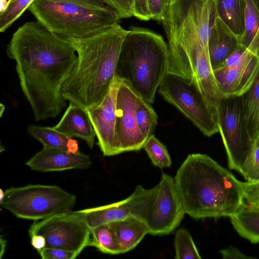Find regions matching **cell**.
Instances as JSON below:
<instances>
[{
    "instance_id": "1",
    "label": "cell",
    "mask_w": 259,
    "mask_h": 259,
    "mask_svg": "<svg viewBox=\"0 0 259 259\" xmlns=\"http://www.w3.org/2000/svg\"><path fill=\"white\" fill-rule=\"evenodd\" d=\"M70 41L37 20L18 27L6 53L16 63L22 92L35 120L57 117L66 106L62 86L75 67L78 56Z\"/></svg>"
},
{
    "instance_id": "2",
    "label": "cell",
    "mask_w": 259,
    "mask_h": 259,
    "mask_svg": "<svg viewBox=\"0 0 259 259\" xmlns=\"http://www.w3.org/2000/svg\"><path fill=\"white\" fill-rule=\"evenodd\" d=\"M185 214L231 217L243 204L242 182L206 154L188 155L174 178Z\"/></svg>"
},
{
    "instance_id": "3",
    "label": "cell",
    "mask_w": 259,
    "mask_h": 259,
    "mask_svg": "<svg viewBox=\"0 0 259 259\" xmlns=\"http://www.w3.org/2000/svg\"><path fill=\"white\" fill-rule=\"evenodd\" d=\"M127 32L115 23L84 37L67 38L75 49L78 61L62 86L66 100L84 109L101 103L115 76Z\"/></svg>"
},
{
    "instance_id": "4",
    "label": "cell",
    "mask_w": 259,
    "mask_h": 259,
    "mask_svg": "<svg viewBox=\"0 0 259 259\" xmlns=\"http://www.w3.org/2000/svg\"><path fill=\"white\" fill-rule=\"evenodd\" d=\"M169 62L168 46L161 35L132 27L123 40L115 75L151 104L168 72Z\"/></svg>"
},
{
    "instance_id": "5",
    "label": "cell",
    "mask_w": 259,
    "mask_h": 259,
    "mask_svg": "<svg viewBox=\"0 0 259 259\" xmlns=\"http://www.w3.org/2000/svg\"><path fill=\"white\" fill-rule=\"evenodd\" d=\"M27 10L50 31L66 38L85 37L120 19L104 0H34Z\"/></svg>"
},
{
    "instance_id": "6",
    "label": "cell",
    "mask_w": 259,
    "mask_h": 259,
    "mask_svg": "<svg viewBox=\"0 0 259 259\" xmlns=\"http://www.w3.org/2000/svg\"><path fill=\"white\" fill-rule=\"evenodd\" d=\"M168 46L169 54L168 73L193 83L217 117L223 97L213 74L207 47L195 34L169 41Z\"/></svg>"
},
{
    "instance_id": "7",
    "label": "cell",
    "mask_w": 259,
    "mask_h": 259,
    "mask_svg": "<svg viewBox=\"0 0 259 259\" xmlns=\"http://www.w3.org/2000/svg\"><path fill=\"white\" fill-rule=\"evenodd\" d=\"M76 201L58 186L36 184L6 189L0 204L18 218L37 221L71 211Z\"/></svg>"
},
{
    "instance_id": "8",
    "label": "cell",
    "mask_w": 259,
    "mask_h": 259,
    "mask_svg": "<svg viewBox=\"0 0 259 259\" xmlns=\"http://www.w3.org/2000/svg\"><path fill=\"white\" fill-rule=\"evenodd\" d=\"M218 0H169L162 22L168 41L195 34L207 47L210 30L218 17Z\"/></svg>"
},
{
    "instance_id": "9",
    "label": "cell",
    "mask_w": 259,
    "mask_h": 259,
    "mask_svg": "<svg viewBox=\"0 0 259 259\" xmlns=\"http://www.w3.org/2000/svg\"><path fill=\"white\" fill-rule=\"evenodd\" d=\"M158 93L173 105L207 137L219 132L217 119L206 101L192 83L168 73Z\"/></svg>"
},
{
    "instance_id": "10",
    "label": "cell",
    "mask_w": 259,
    "mask_h": 259,
    "mask_svg": "<svg viewBox=\"0 0 259 259\" xmlns=\"http://www.w3.org/2000/svg\"><path fill=\"white\" fill-rule=\"evenodd\" d=\"M217 119L228 167L241 174L252 141L245 124L240 97H223Z\"/></svg>"
},
{
    "instance_id": "11",
    "label": "cell",
    "mask_w": 259,
    "mask_h": 259,
    "mask_svg": "<svg viewBox=\"0 0 259 259\" xmlns=\"http://www.w3.org/2000/svg\"><path fill=\"white\" fill-rule=\"evenodd\" d=\"M29 234L43 236L46 247L62 249L79 255L91 246V230L78 210L56 214L30 227Z\"/></svg>"
},
{
    "instance_id": "12",
    "label": "cell",
    "mask_w": 259,
    "mask_h": 259,
    "mask_svg": "<svg viewBox=\"0 0 259 259\" xmlns=\"http://www.w3.org/2000/svg\"><path fill=\"white\" fill-rule=\"evenodd\" d=\"M158 191L144 219L148 234L165 235L180 224L185 214L177 191L174 179L163 173L158 183Z\"/></svg>"
},
{
    "instance_id": "13",
    "label": "cell",
    "mask_w": 259,
    "mask_h": 259,
    "mask_svg": "<svg viewBox=\"0 0 259 259\" xmlns=\"http://www.w3.org/2000/svg\"><path fill=\"white\" fill-rule=\"evenodd\" d=\"M159 184L146 189L137 186L126 199L108 205L78 210L91 229L101 225L134 217L143 221L154 202Z\"/></svg>"
},
{
    "instance_id": "14",
    "label": "cell",
    "mask_w": 259,
    "mask_h": 259,
    "mask_svg": "<svg viewBox=\"0 0 259 259\" xmlns=\"http://www.w3.org/2000/svg\"><path fill=\"white\" fill-rule=\"evenodd\" d=\"M142 98L120 79L116 96L115 140L119 153L139 151L147 140L139 131L136 111Z\"/></svg>"
},
{
    "instance_id": "15",
    "label": "cell",
    "mask_w": 259,
    "mask_h": 259,
    "mask_svg": "<svg viewBox=\"0 0 259 259\" xmlns=\"http://www.w3.org/2000/svg\"><path fill=\"white\" fill-rule=\"evenodd\" d=\"M120 78L116 75L110 89L98 105L85 108L104 156L120 154L115 140L116 96Z\"/></svg>"
},
{
    "instance_id": "16",
    "label": "cell",
    "mask_w": 259,
    "mask_h": 259,
    "mask_svg": "<svg viewBox=\"0 0 259 259\" xmlns=\"http://www.w3.org/2000/svg\"><path fill=\"white\" fill-rule=\"evenodd\" d=\"M259 70V56L247 49L232 65L213 70L223 97H240L250 87Z\"/></svg>"
},
{
    "instance_id": "17",
    "label": "cell",
    "mask_w": 259,
    "mask_h": 259,
    "mask_svg": "<svg viewBox=\"0 0 259 259\" xmlns=\"http://www.w3.org/2000/svg\"><path fill=\"white\" fill-rule=\"evenodd\" d=\"M25 164L38 171H58L86 169L91 165L92 160L90 156L80 152L72 153L61 149L44 146Z\"/></svg>"
},
{
    "instance_id": "18",
    "label": "cell",
    "mask_w": 259,
    "mask_h": 259,
    "mask_svg": "<svg viewBox=\"0 0 259 259\" xmlns=\"http://www.w3.org/2000/svg\"><path fill=\"white\" fill-rule=\"evenodd\" d=\"M240 45V38L218 17L207 40L208 56L212 70L221 67Z\"/></svg>"
},
{
    "instance_id": "19",
    "label": "cell",
    "mask_w": 259,
    "mask_h": 259,
    "mask_svg": "<svg viewBox=\"0 0 259 259\" xmlns=\"http://www.w3.org/2000/svg\"><path fill=\"white\" fill-rule=\"evenodd\" d=\"M53 127L70 137L82 139L91 149L94 146L96 133L85 109L71 102Z\"/></svg>"
},
{
    "instance_id": "20",
    "label": "cell",
    "mask_w": 259,
    "mask_h": 259,
    "mask_svg": "<svg viewBox=\"0 0 259 259\" xmlns=\"http://www.w3.org/2000/svg\"><path fill=\"white\" fill-rule=\"evenodd\" d=\"M122 253L134 249L148 233L144 221L134 217L110 223Z\"/></svg>"
},
{
    "instance_id": "21",
    "label": "cell",
    "mask_w": 259,
    "mask_h": 259,
    "mask_svg": "<svg viewBox=\"0 0 259 259\" xmlns=\"http://www.w3.org/2000/svg\"><path fill=\"white\" fill-rule=\"evenodd\" d=\"M27 130L28 133L44 146L61 149L72 153L79 152L76 140L54 130L53 127L30 124Z\"/></svg>"
},
{
    "instance_id": "22",
    "label": "cell",
    "mask_w": 259,
    "mask_h": 259,
    "mask_svg": "<svg viewBox=\"0 0 259 259\" xmlns=\"http://www.w3.org/2000/svg\"><path fill=\"white\" fill-rule=\"evenodd\" d=\"M240 98L245 124L252 141L259 132V70L252 84Z\"/></svg>"
},
{
    "instance_id": "23",
    "label": "cell",
    "mask_w": 259,
    "mask_h": 259,
    "mask_svg": "<svg viewBox=\"0 0 259 259\" xmlns=\"http://www.w3.org/2000/svg\"><path fill=\"white\" fill-rule=\"evenodd\" d=\"M245 0H218V17L240 38L245 29Z\"/></svg>"
},
{
    "instance_id": "24",
    "label": "cell",
    "mask_w": 259,
    "mask_h": 259,
    "mask_svg": "<svg viewBox=\"0 0 259 259\" xmlns=\"http://www.w3.org/2000/svg\"><path fill=\"white\" fill-rule=\"evenodd\" d=\"M238 234L252 243H259V210L242 205L240 209L229 217Z\"/></svg>"
},
{
    "instance_id": "25",
    "label": "cell",
    "mask_w": 259,
    "mask_h": 259,
    "mask_svg": "<svg viewBox=\"0 0 259 259\" xmlns=\"http://www.w3.org/2000/svg\"><path fill=\"white\" fill-rule=\"evenodd\" d=\"M245 29L241 45L259 56V0H245Z\"/></svg>"
},
{
    "instance_id": "26",
    "label": "cell",
    "mask_w": 259,
    "mask_h": 259,
    "mask_svg": "<svg viewBox=\"0 0 259 259\" xmlns=\"http://www.w3.org/2000/svg\"><path fill=\"white\" fill-rule=\"evenodd\" d=\"M91 230V246L100 251L110 254L122 253L110 223L94 227Z\"/></svg>"
},
{
    "instance_id": "27",
    "label": "cell",
    "mask_w": 259,
    "mask_h": 259,
    "mask_svg": "<svg viewBox=\"0 0 259 259\" xmlns=\"http://www.w3.org/2000/svg\"><path fill=\"white\" fill-rule=\"evenodd\" d=\"M137 124L141 133L146 138L154 132L158 116L150 103L142 99L136 111Z\"/></svg>"
},
{
    "instance_id": "28",
    "label": "cell",
    "mask_w": 259,
    "mask_h": 259,
    "mask_svg": "<svg viewBox=\"0 0 259 259\" xmlns=\"http://www.w3.org/2000/svg\"><path fill=\"white\" fill-rule=\"evenodd\" d=\"M174 246L175 258H201L190 233L185 228H181L176 232Z\"/></svg>"
},
{
    "instance_id": "29",
    "label": "cell",
    "mask_w": 259,
    "mask_h": 259,
    "mask_svg": "<svg viewBox=\"0 0 259 259\" xmlns=\"http://www.w3.org/2000/svg\"><path fill=\"white\" fill-rule=\"evenodd\" d=\"M143 148L154 165L161 169L170 166L172 162L166 147L154 135L148 138Z\"/></svg>"
},
{
    "instance_id": "30",
    "label": "cell",
    "mask_w": 259,
    "mask_h": 259,
    "mask_svg": "<svg viewBox=\"0 0 259 259\" xmlns=\"http://www.w3.org/2000/svg\"><path fill=\"white\" fill-rule=\"evenodd\" d=\"M34 0H11L7 9L0 15V31L5 32L27 10Z\"/></svg>"
},
{
    "instance_id": "31",
    "label": "cell",
    "mask_w": 259,
    "mask_h": 259,
    "mask_svg": "<svg viewBox=\"0 0 259 259\" xmlns=\"http://www.w3.org/2000/svg\"><path fill=\"white\" fill-rule=\"evenodd\" d=\"M241 175L246 181H259V132L252 141L248 157Z\"/></svg>"
},
{
    "instance_id": "32",
    "label": "cell",
    "mask_w": 259,
    "mask_h": 259,
    "mask_svg": "<svg viewBox=\"0 0 259 259\" xmlns=\"http://www.w3.org/2000/svg\"><path fill=\"white\" fill-rule=\"evenodd\" d=\"M243 205L259 210V181L242 182Z\"/></svg>"
},
{
    "instance_id": "33",
    "label": "cell",
    "mask_w": 259,
    "mask_h": 259,
    "mask_svg": "<svg viewBox=\"0 0 259 259\" xmlns=\"http://www.w3.org/2000/svg\"><path fill=\"white\" fill-rule=\"evenodd\" d=\"M116 12L119 18L134 16V0H104Z\"/></svg>"
},
{
    "instance_id": "34",
    "label": "cell",
    "mask_w": 259,
    "mask_h": 259,
    "mask_svg": "<svg viewBox=\"0 0 259 259\" xmlns=\"http://www.w3.org/2000/svg\"><path fill=\"white\" fill-rule=\"evenodd\" d=\"M151 19L163 22L166 15L169 0H147Z\"/></svg>"
},
{
    "instance_id": "35",
    "label": "cell",
    "mask_w": 259,
    "mask_h": 259,
    "mask_svg": "<svg viewBox=\"0 0 259 259\" xmlns=\"http://www.w3.org/2000/svg\"><path fill=\"white\" fill-rule=\"evenodd\" d=\"M42 259H74L78 255L66 250L45 247L39 252Z\"/></svg>"
},
{
    "instance_id": "36",
    "label": "cell",
    "mask_w": 259,
    "mask_h": 259,
    "mask_svg": "<svg viewBox=\"0 0 259 259\" xmlns=\"http://www.w3.org/2000/svg\"><path fill=\"white\" fill-rule=\"evenodd\" d=\"M134 16L143 21H149L151 19L149 11L147 0H134Z\"/></svg>"
},
{
    "instance_id": "37",
    "label": "cell",
    "mask_w": 259,
    "mask_h": 259,
    "mask_svg": "<svg viewBox=\"0 0 259 259\" xmlns=\"http://www.w3.org/2000/svg\"><path fill=\"white\" fill-rule=\"evenodd\" d=\"M222 256L224 259H239V258H252L253 257L247 256L242 252L238 248L234 246H230L226 249L220 251Z\"/></svg>"
},
{
    "instance_id": "38",
    "label": "cell",
    "mask_w": 259,
    "mask_h": 259,
    "mask_svg": "<svg viewBox=\"0 0 259 259\" xmlns=\"http://www.w3.org/2000/svg\"><path fill=\"white\" fill-rule=\"evenodd\" d=\"M246 49L244 48L241 45H240L239 47L225 60L221 67L229 66L234 64L238 60Z\"/></svg>"
},
{
    "instance_id": "39",
    "label": "cell",
    "mask_w": 259,
    "mask_h": 259,
    "mask_svg": "<svg viewBox=\"0 0 259 259\" xmlns=\"http://www.w3.org/2000/svg\"><path fill=\"white\" fill-rule=\"evenodd\" d=\"M29 236L31 245L38 253L46 247V239L43 236L39 234H32Z\"/></svg>"
},
{
    "instance_id": "40",
    "label": "cell",
    "mask_w": 259,
    "mask_h": 259,
    "mask_svg": "<svg viewBox=\"0 0 259 259\" xmlns=\"http://www.w3.org/2000/svg\"><path fill=\"white\" fill-rule=\"evenodd\" d=\"M11 0H0V15L7 9Z\"/></svg>"
},
{
    "instance_id": "41",
    "label": "cell",
    "mask_w": 259,
    "mask_h": 259,
    "mask_svg": "<svg viewBox=\"0 0 259 259\" xmlns=\"http://www.w3.org/2000/svg\"><path fill=\"white\" fill-rule=\"evenodd\" d=\"M5 196V191H4L2 189H0V201H1Z\"/></svg>"
}]
</instances>
